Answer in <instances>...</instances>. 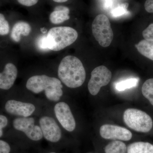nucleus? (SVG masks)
Here are the masks:
<instances>
[{
    "instance_id": "24",
    "label": "nucleus",
    "mask_w": 153,
    "mask_h": 153,
    "mask_svg": "<svg viewBox=\"0 0 153 153\" xmlns=\"http://www.w3.org/2000/svg\"><path fill=\"white\" fill-rule=\"evenodd\" d=\"M142 34L145 40L153 41V24H150L144 30Z\"/></svg>"
},
{
    "instance_id": "9",
    "label": "nucleus",
    "mask_w": 153,
    "mask_h": 153,
    "mask_svg": "<svg viewBox=\"0 0 153 153\" xmlns=\"http://www.w3.org/2000/svg\"><path fill=\"white\" fill-rule=\"evenodd\" d=\"M54 111L55 117L62 127L68 132L74 131L76 122L68 105L64 102H57Z\"/></svg>"
},
{
    "instance_id": "27",
    "label": "nucleus",
    "mask_w": 153,
    "mask_h": 153,
    "mask_svg": "<svg viewBox=\"0 0 153 153\" xmlns=\"http://www.w3.org/2000/svg\"><path fill=\"white\" fill-rule=\"evenodd\" d=\"M145 9L149 13H153V0H146L144 5Z\"/></svg>"
},
{
    "instance_id": "23",
    "label": "nucleus",
    "mask_w": 153,
    "mask_h": 153,
    "mask_svg": "<svg viewBox=\"0 0 153 153\" xmlns=\"http://www.w3.org/2000/svg\"><path fill=\"white\" fill-rule=\"evenodd\" d=\"M9 120L5 115L0 114V138L4 135V129L7 126Z\"/></svg>"
},
{
    "instance_id": "2",
    "label": "nucleus",
    "mask_w": 153,
    "mask_h": 153,
    "mask_svg": "<svg viewBox=\"0 0 153 153\" xmlns=\"http://www.w3.org/2000/svg\"><path fill=\"white\" fill-rule=\"evenodd\" d=\"M26 86L28 90L36 94L44 91L46 98L50 101L58 102L63 95V86L60 79L45 74L31 76Z\"/></svg>"
},
{
    "instance_id": "18",
    "label": "nucleus",
    "mask_w": 153,
    "mask_h": 153,
    "mask_svg": "<svg viewBox=\"0 0 153 153\" xmlns=\"http://www.w3.org/2000/svg\"><path fill=\"white\" fill-rule=\"evenodd\" d=\"M139 79L137 78H128L117 82L115 84V88L117 91H122L136 87L138 83Z\"/></svg>"
},
{
    "instance_id": "17",
    "label": "nucleus",
    "mask_w": 153,
    "mask_h": 153,
    "mask_svg": "<svg viewBox=\"0 0 153 153\" xmlns=\"http://www.w3.org/2000/svg\"><path fill=\"white\" fill-rule=\"evenodd\" d=\"M105 153H126V146L120 141L115 140L106 145L105 148Z\"/></svg>"
},
{
    "instance_id": "14",
    "label": "nucleus",
    "mask_w": 153,
    "mask_h": 153,
    "mask_svg": "<svg viewBox=\"0 0 153 153\" xmlns=\"http://www.w3.org/2000/svg\"><path fill=\"white\" fill-rule=\"evenodd\" d=\"M32 28L29 23L25 22H19L14 25L11 33V38L15 42H19L21 36H27L30 35Z\"/></svg>"
},
{
    "instance_id": "4",
    "label": "nucleus",
    "mask_w": 153,
    "mask_h": 153,
    "mask_svg": "<svg viewBox=\"0 0 153 153\" xmlns=\"http://www.w3.org/2000/svg\"><path fill=\"white\" fill-rule=\"evenodd\" d=\"M123 120L130 128L140 132H148L153 127V121L146 113L135 108H128L124 113Z\"/></svg>"
},
{
    "instance_id": "19",
    "label": "nucleus",
    "mask_w": 153,
    "mask_h": 153,
    "mask_svg": "<svg viewBox=\"0 0 153 153\" xmlns=\"http://www.w3.org/2000/svg\"><path fill=\"white\" fill-rule=\"evenodd\" d=\"M142 92L144 97L148 99L153 105V78L145 81L142 88Z\"/></svg>"
},
{
    "instance_id": "25",
    "label": "nucleus",
    "mask_w": 153,
    "mask_h": 153,
    "mask_svg": "<svg viewBox=\"0 0 153 153\" xmlns=\"http://www.w3.org/2000/svg\"><path fill=\"white\" fill-rule=\"evenodd\" d=\"M11 151L10 143L4 140L0 139V153H11Z\"/></svg>"
},
{
    "instance_id": "10",
    "label": "nucleus",
    "mask_w": 153,
    "mask_h": 153,
    "mask_svg": "<svg viewBox=\"0 0 153 153\" xmlns=\"http://www.w3.org/2000/svg\"><path fill=\"white\" fill-rule=\"evenodd\" d=\"M4 108L6 112L17 117H30L36 110V106L33 103L15 99L7 100Z\"/></svg>"
},
{
    "instance_id": "1",
    "label": "nucleus",
    "mask_w": 153,
    "mask_h": 153,
    "mask_svg": "<svg viewBox=\"0 0 153 153\" xmlns=\"http://www.w3.org/2000/svg\"><path fill=\"white\" fill-rule=\"evenodd\" d=\"M59 79L67 87L77 88L85 82L86 72L79 58L68 55L63 58L58 68Z\"/></svg>"
},
{
    "instance_id": "11",
    "label": "nucleus",
    "mask_w": 153,
    "mask_h": 153,
    "mask_svg": "<svg viewBox=\"0 0 153 153\" xmlns=\"http://www.w3.org/2000/svg\"><path fill=\"white\" fill-rule=\"evenodd\" d=\"M102 137L107 140H118L128 141L131 139L132 134L127 129L113 125L102 126L100 130Z\"/></svg>"
},
{
    "instance_id": "21",
    "label": "nucleus",
    "mask_w": 153,
    "mask_h": 153,
    "mask_svg": "<svg viewBox=\"0 0 153 153\" xmlns=\"http://www.w3.org/2000/svg\"><path fill=\"white\" fill-rule=\"evenodd\" d=\"M10 25L2 14L0 13V35L6 36L10 32Z\"/></svg>"
},
{
    "instance_id": "15",
    "label": "nucleus",
    "mask_w": 153,
    "mask_h": 153,
    "mask_svg": "<svg viewBox=\"0 0 153 153\" xmlns=\"http://www.w3.org/2000/svg\"><path fill=\"white\" fill-rule=\"evenodd\" d=\"M127 153H153V145L148 142H137L129 145Z\"/></svg>"
},
{
    "instance_id": "12",
    "label": "nucleus",
    "mask_w": 153,
    "mask_h": 153,
    "mask_svg": "<svg viewBox=\"0 0 153 153\" xmlns=\"http://www.w3.org/2000/svg\"><path fill=\"white\" fill-rule=\"evenodd\" d=\"M18 69L13 63H7L0 72V89L7 91L13 86L18 76Z\"/></svg>"
},
{
    "instance_id": "20",
    "label": "nucleus",
    "mask_w": 153,
    "mask_h": 153,
    "mask_svg": "<svg viewBox=\"0 0 153 153\" xmlns=\"http://www.w3.org/2000/svg\"><path fill=\"white\" fill-rule=\"evenodd\" d=\"M128 6V4L126 3L117 6L111 11V16L113 17H117L128 13L127 10Z\"/></svg>"
},
{
    "instance_id": "28",
    "label": "nucleus",
    "mask_w": 153,
    "mask_h": 153,
    "mask_svg": "<svg viewBox=\"0 0 153 153\" xmlns=\"http://www.w3.org/2000/svg\"><path fill=\"white\" fill-rule=\"evenodd\" d=\"M103 5L105 8H109L113 4V0H103Z\"/></svg>"
},
{
    "instance_id": "3",
    "label": "nucleus",
    "mask_w": 153,
    "mask_h": 153,
    "mask_svg": "<svg viewBox=\"0 0 153 153\" xmlns=\"http://www.w3.org/2000/svg\"><path fill=\"white\" fill-rule=\"evenodd\" d=\"M49 50L59 51L71 45L78 38L76 30L69 27H55L51 28L47 35Z\"/></svg>"
},
{
    "instance_id": "6",
    "label": "nucleus",
    "mask_w": 153,
    "mask_h": 153,
    "mask_svg": "<svg viewBox=\"0 0 153 153\" xmlns=\"http://www.w3.org/2000/svg\"><path fill=\"white\" fill-rule=\"evenodd\" d=\"M13 128L22 132L28 138L34 141H38L43 139V134L40 126L35 124V119L33 117H17L13 123Z\"/></svg>"
},
{
    "instance_id": "30",
    "label": "nucleus",
    "mask_w": 153,
    "mask_h": 153,
    "mask_svg": "<svg viewBox=\"0 0 153 153\" xmlns=\"http://www.w3.org/2000/svg\"><path fill=\"white\" fill-rule=\"evenodd\" d=\"M56 153L55 152H50V153Z\"/></svg>"
},
{
    "instance_id": "26",
    "label": "nucleus",
    "mask_w": 153,
    "mask_h": 153,
    "mask_svg": "<svg viewBox=\"0 0 153 153\" xmlns=\"http://www.w3.org/2000/svg\"><path fill=\"white\" fill-rule=\"evenodd\" d=\"M19 4L26 7H31L36 5L38 0H17Z\"/></svg>"
},
{
    "instance_id": "16",
    "label": "nucleus",
    "mask_w": 153,
    "mask_h": 153,
    "mask_svg": "<svg viewBox=\"0 0 153 153\" xmlns=\"http://www.w3.org/2000/svg\"><path fill=\"white\" fill-rule=\"evenodd\" d=\"M135 47L142 55L153 61V41L144 39L140 41Z\"/></svg>"
},
{
    "instance_id": "13",
    "label": "nucleus",
    "mask_w": 153,
    "mask_h": 153,
    "mask_svg": "<svg viewBox=\"0 0 153 153\" xmlns=\"http://www.w3.org/2000/svg\"><path fill=\"white\" fill-rule=\"evenodd\" d=\"M70 10L67 7L58 6L55 7L54 11L49 16V21L52 24L59 25L70 19Z\"/></svg>"
},
{
    "instance_id": "29",
    "label": "nucleus",
    "mask_w": 153,
    "mask_h": 153,
    "mask_svg": "<svg viewBox=\"0 0 153 153\" xmlns=\"http://www.w3.org/2000/svg\"><path fill=\"white\" fill-rule=\"evenodd\" d=\"M54 1L57 3H63L67 1L68 0H53Z\"/></svg>"
},
{
    "instance_id": "8",
    "label": "nucleus",
    "mask_w": 153,
    "mask_h": 153,
    "mask_svg": "<svg viewBox=\"0 0 153 153\" xmlns=\"http://www.w3.org/2000/svg\"><path fill=\"white\" fill-rule=\"evenodd\" d=\"M39 126L43 137L52 143L58 142L62 137V132L56 120L51 117L44 116L40 118Z\"/></svg>"
},
{
    "instance_id": "22",
    "label": "nucleus",
    "mask_w": 153,
    "mask_h": 153,
    "mask_svg": "<svg viewBox=\"0 0 153 153\" xmlns=\"http://www.w3.org/2000/svg\"><path fill=\"white\" fill-rule=\"evenodd\" d=\"M36 45L37 48L40 50L42 51L49 50V42L47 36H41L38 38L36 41Z\"/></svg>"
},
{
    "instance_id": "7",
    "label": "nucleus",
    "mask_w": 153,
    "mask_h": 153,
    "mask_svg": "<svg viewBox=\"0 0 153 153\" xmlns=\"http://www.w3.org/2000/svg\"><path fill=\"white\" fill-rule=\"evenodd\" d=\"M112 77L110 70L104 66H99L91 71V76L88 82V88L92 95H96L101 87L109 83Z\"/></svg>"
},
{
    "instance_id": "5",
    "label": "nucleus",
    "mask_w": 153,
    "mask_h": 153,
    "mask_svg": "<svg viewBox=\"0 0 153 153\" xmlns=\"http://www.w3.org/2000/svg\"><path fill=\"white\" fill-rule=\"evenodd\" d=\"M94 37L103 47H109L113 41V32L109 19L103 14L97 16L92 24Z\"/></svg>"
}]
</instances>
